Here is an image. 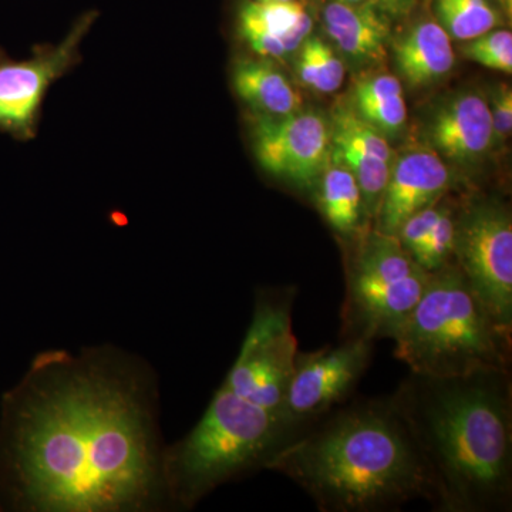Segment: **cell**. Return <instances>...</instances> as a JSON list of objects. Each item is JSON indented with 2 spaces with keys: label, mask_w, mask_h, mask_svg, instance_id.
Returning a JSON list of instances; mask_svg holds the SVG:
<instances>
[{
  "label": "cell",
  "mask_w": 512,
  "mask_h": 512,
  "mask_svg": "<svg viewBox=\"0 0 512 512\" xmlns=\"http://www.w3.org/2000/svg\"><path fill=\"white\" fill-rule=\"evenodd\" d=\"M249 137L259 167L301 190H313L330 161L329 120L315 110L284 117L251 114Z\"/></svg>",
  "instance_id": "8fae6325"
},
{
  "label": "cell",
  "mask_w": 512,
  "mask_h": 512,
  "mask_svg": "<svg viewBox=\"0 0 512 512\" xmlns=\"http://www.w3.org/2000/svg\"><path fill=\"white\" fill-rule=\"evenodd\" d=\"M320 20L340 53L357 66H372L386 59L392 30L389 18L372 2H326Z\"/></svg>",
  "instance_id": "5bb4252c"
},
{
  "label": "cell",
  "mask_w": 512,
  "mask_h": 512,
  "mask_svg": "<svg viewBox=\"0 0 512 512\" xmlns=\"http://www.w3.org/2000/svg\"><path fill=\"white\" fill-rule=\"evenodd\" d=\"M431 150L443 160L471 165L481 160L494 144L488 101L468 92L441 104L427 126Z\"/></svg>",
  "instance_id": "4fadbf2b"
},
{
  "label": "cell",
  "mask_w": 512,
  "mask_h": 512,
  "mask_svg": "<svg viewBox=\"0 0 512 512\" xmlns=\"http://www.w3.org/2000/svg\"><path fill=\"white\" fill-rule=\"evenodd\" d=\"M346 265L342 338H396L429 284L399 239L376 229L355 242Z\"/></svg>",
  "instance_id": "8992f818"
},
{
  "label": "cell",
  "mask_w": 512,
  "mask_h": 512,
  "mask_svg": "<svg viewBox=\"0 0 512 512\" xmlns=\"http://www.w3.org/2000/svg\"><path fill=\"white\" fill-rule=\"evenodd\" d=\"M97 18V10H87L62 42L35 45L28 59H13L0 47V133L35 140L50 87L82 63L80 47Z\"/></svg>",
  "instance_id": "ba28073f"
},
{
  "label": "cell",
  "mask_w": 512,
  "mask_h": 512,
  "mask_svg": "<svg viewBox=\"0 0 512 512\" xmlns=\"http://www.w3.org/2000/svg\"><path fill=\"white\" fill-rule=\"evenodd\" d=\"M262 2H289V0H262Z\"/></svg>",
  "instance_id": "f1b7e54d"
},
{
  "label": "cell",
  "mask_w": 512,
  "mask_h": 512,
  "mask_svg": "<svg viewBox=\"0 0 512 512\" xmlns=\"http://www.w3.org/2000/svg\"><path fill=\"white\" fill-rule=\"evenodd\" d=\"M305 12L299 0H242L237 10V33L256 56L282 59L286 56L282 40Z\"/></svg>",
  "instance_id": "ac0fdd59"
},
{
  "label": "cell",
  "mask_w": 512,
  "mask_h": 512,
  "mask_svg": "<svg viewBox=\"0 0 512 512\" xmlns=\"http://www.w3.org/2000/svg\"><path fill=\"white\" fill-rule=\"evenodd\" d=\"M490 107L491 123H493L494 143L503 144L511 136L512 131V90L510 84L501 83L495 87Z\"/></svg>",
  "instance_id": "d4e9b609"
},
{
  "label": "cell",
  "mask_w": 512,
  "mask_h": 512,
  "mask_svg": "<svg viewBox=\"0 0 512 512\" xmlns=\"http://www.w3.org/2000/svg\"><path fill=\"white\" fill-rule=\"evenodd\" d=\"M326 2L346 3V5H359V3L372 2V0H326Z\"/></svg>",
  "instance_id": "83f0119b"
},
{
  "label": "cell",
  "mask_w": 512,
  "mask_h": 512,
  "mask_svg": "<svg viewBox=\"0 0 512 512\" xmlns=\"http://www.w3.org/2000/svg\"><path fill=\"white\" fill-rule=\"evenodd\" d=\"M315 200L323 220L352 245L373 228L355 177L343 165L329 161L315 185Z\"/></svg>",
  "instance_id": "e0dca14e"
},
{
  "label": "cell",
  "mask_w": 512,
  "mask_h": 512,
  "mask_svg": "<svg viewBox=\"0 0 512 512\" xmlns=\"http://www.w3.org/2000/svg\"><path fill=\"white\" fill-rule=\"evenodd\" d=\"M393 340L394 356L419 375L511 370L512 329L491 312L454 262L430 275Z\"/></svg>",
  "instance_id": "277c9868"
},
{
  "label": "cell",
  "mask_w": 512,
  "mask_h": 512,
  "mask_svg": "<svg viewBox=\"0 0 512 512\" xmlns=\"http://www.w3.org/2000/svg\"><path fill=\"white\" fill-rule=\"evenodd\" d=\"M390 43L400 82L412 89L440 82L456 63L450 36L436 20L414 23Z\"/></svg>",
  "instance_id": "9a60e30c"
},
{
  "label": "cell",
  "mask_w": 512,
  "mask_h": 512,
  "mask_svg": "<svg viewBox=\"0 0 512 512\" xmlns=\"http://www.w3.org/2000/svg\"><path fill=\"white\" fill-rule=\"evenodd\" d=\"M157 377L116 346L40 352L2 402L0 510L170 508Z\"/></svg>",
  "instance_id": "6da1fadb"
},
{
  "label": "cell",
  "mask_w": 512,
  "mask_h": 512,
  "mask_svg": "<svg viewBox=\"0 0 512 512\" xmlns=\"http://www.w3.org/2000/svg\"><path fill=\"white\" fill-rule=\"evenodd\" d=\"M403 94V84L393 74H375L357 80L353 86L350 104L367 103Z\"/></svg>",
  "instance_id": "cb8c5ba5"
},
{
  "label": "cell",
  "mask_w": 512,
  "mask_h": 512,
  "mask_svg": "<svg viewBox=\"0 0 512 512\" xmlns=\"http://www.w3.org/2000/svg\"><path fill=\"white\" fill-rule=\"evenodd\" d=\"M373 350V340L342 338L338 345L298 352L279 412L289 429L301 433L348 402L372 363Z\"/></svg>",
  "instance_id": "30bf717a"
},
{
  "label": "cell",
  "mask_w": 512,
  "mask_h": 512,
  "mask_svg": "<svg viewBox=\"0 0 512 512\" xmlns=\"http://www.w3.org/2000/svg\"><path fill=\"white\" fill-rule=\"evenodd\" d=\"M295 289H262L237 360L221 386L279 414L291 380L298 340L292 329ZM281 416V414H279Z\"/></svg>",
  "instance_id": "52a82bcc"
},
{
  "label": "cell",
  "mask_w": 512,
  "mask_h": 512,
  "mask_svg": "<svg viewBox=\"0 0 512 512\" xmlns=\"http://www.w3.org/2000/svg\"><path fill=\"white\" fill-rule=\"evenodd\" d=\"M350 107L360 119L376 128L384 137L397 136L406 126L407 104L403 94L367 103L350 104Z\"/></svg>",
  "instance_id": "7402d4cb"
},
{
  "label": "cell",
  "mask_w": 512,
  "mask_h": 512,
  "mask_svg": "<svg viewBox=\"0 0 512 512\" xmlns=\"http://www.w3.org/2000/svg\"><path fill=\"white\" fill-rule=\"evenodd\" d=\"M390 399L430 468L434 510H511V370L450 377L410 372Z\"/></svg>",
  "instance_id": "7a4b0ae2"
},
{
  "label": "cell",
  "mask_w": 512,
  "mask_h": 512,
  "mask_svg": "<svg viewBox=\"0 0 512 512\" xmlns=\"http://www.w3.org/2000/svg\"><path fill=\"white\" fill-rule=\"evenodd\" d=\"M232 90L251 114L284 117L303 109V101L288 77L271 59L239 57L232 64Z\"/></svg>",
  "instance_id": "2e32d148"
},
{
  "label": "cell",
  "mask_w": 512,
  "mask_h": 512,
  "mask_svg": "<svg viewBox=\"0 0 512 512\" xmlns=\"http://www.w3.org/2000/svg\"><path fill=\"white\" fill-rule=\"evenodd\" d=\"M451 185L450 168L431 148H413L403 153L390 167L373 229L394 237L410 215L441 200Z\"/></svg>",
  "instance_id": "7c38bea8"
},
{
  "label": "cell",
  "mask_w": 512,
  "mask_h": 512,
  "mask_svg": "<svg viewBox=\"0 0 512 512\" xmlns=\"http://www.w3.org/2000/svg\"><path fill=\"white\" fill-rule=\"evenodd\" d=\"M463 55L488 69L512 72V35L510 30H490L463 46Z\"/></svg>",
  "instance_id": "44dd1931"
},
{
  "label": "cell",
  "mask_w": 512,
  "mask_h": 512,
  "mask_svg": "<svg viewBox=\"0 0 512 512\" xmlns=\"http://www.w3.org/2000/svg\"><path fill=\"white\" fill-rule=\"evenodd\" d=\"M457 205L444 200L443 210L436 225L431 229L429 237L420 251L413 256V261L431 275L453 264L454 237H456Z\"/></svg>",
  "instance_id": "ffe728a7"
},
{
  "label": "cell",
  "mask_w": 512,
  "mask_h": 512,
  "mask_svg": "<svg viewBox=\"0 0 512 512\" xmlns=\"http://www.w3.org/2000/svg\"><path fill=\"white\" fill-rule=\"evenodd\" d=\"M266 470L288 477L322 512L436 503L430 468L390 396L336 407L296 434Z\"/></svg>",
  "instance_id": "3957f363"
},
{
  "label": "cell",
  "mask_w": 512,
  "mask_h": 512,
  "mask_svg": "<svg viewBox=\"0 0 512 512\" xmlns=\"http://www.w3.org/2000/svg\"><path fill=\"white\" fill-rule=\"evenodd\" d=\"M433 9L436 22L450 39L461 42L497 29L503 22L490 0H434Z\"/></svg>",
  "instance_id": "d6986e66"
},
{
  "label": "cell",
  "mask_w": 512,
  "mask_h": 512,
  "mask_svg": "<svg viewBox=\"0 0 512 512\" xmlns=\"http://www.w3.org/2000/svg\"><path fill=\"white\" fill-rule=\"evenodd\" d=\"M454 264L507 328L512 329V217L494 198L458 208Z\"/></svg>",
  "instance_id": "9c48e42d"
},
{
  "label": "cell",
  "mask_w": 512,
  "mask_h": 512,
  "mask_svg": "<svg viewBox=\"0 0 512 512\" xmlns=\"http://www.w3.org/2000/svg\"><path fill=\"white\" fill-rule=\"evenodd\" d=\"M295 436L279 414L221 386L194 429L165 446L170 510L190 511L221 485L266 470Z\"/></svg>",
  "instance_id": "5b68a950"
},
{
  "label": "cell",
  "mask_w": 512,
  "mask_h": 512,
  "mask_svg": "<svg viewBox=\"0 0 512 512\" xmlns=\"http://www.w3.org/2000/svg\"><path fill=\"white\" fill-rule=\"evenodd\" d=\"M315 39L316 62H318V86L316 92L333 93L345 80V64L335 50L318 36Z\"/></svg>",
  "instance_id": "603a6c76"
},
{
  "label": "cell",
  "mask_w": 512,
  "mask_h": 512,
  "mask_svg": "<svg viewBox=\"0 0 512 512\" xmlns=\"http://www.w3.org/2000/svg\"><path fill=\"white\" fill-rule=\"evenodd\" d=\"M372 3L387 18L400 19L412 12L417 0H372Z\"/></svg>",
  "instance_id": "4316f807"
},
{
  "label": "cell",
  "mask_w": 512,
  "mask_h": 512,
  "mask_svg": "<svg viewBox=\"0 0 512 512\" xmlns=\"http://www.w3.org/2000/svg\"><path fill=\"white\" fill-rule=\"evenodd\" d=\"M298 57H296V74L303 86L316 90L318 86V62H316L315 39L309 36L299 46Z\"/></svg>",
  "instance_id": "484cf974"
}]
</instances>
